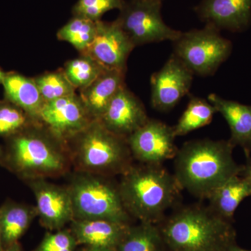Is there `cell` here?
<instances>
[{
	"label": "cell",
	"mask_w": 251,
	"mask_h": 251,
	"mask_svg": "<svg viewBox=\"0 0 251 251\" xmlns=\"http://www.w3.org/2000/svg\"><path fill=\"white\" fill-rule=\"evenodd\" d=\"M234 148L229 140L185 143L174 158V175L181 190L200 199H207L221 184L240 175L243 165L234 161Z\"/></svg>",
	"instance_id": "6da1fadb"
},
{
	"label": "cell",
	"mask_w": 251,
	"mask_h": 251,
	"mask_svg": "<svg viewBox=\"0 0 251 251\" xmlns=\"http://www.w3.org/2000/svg\"><path fill=\"white\" fill-rule=\"evenodd\" d=\"M130 216L141 222L156 224L179 201L181 188L162 165L130 166L118 186Z\"/></svg>",
	"instance_id": "7a4b0ae2"
},
{
	"label": "cell",
	"mask_w": 251,
	"mask_h": 251,
	"mask_svg": "<svg viewBox=\"0 0 251 251\" xmlns=\"http://www.w3.org/2000/svg\"><path fill=\"white\" fill-rule=\"evenodd\" d=\"M232 232L228 221L209 206H184L173 213L162 231L165 242L174 251H225Z\"/></svg>",
	"instance_id": "3957f363"
},
{
	"label": "cell",
	"mask_w": 251,
	"mask_h": 251,
	"mask_svg": "<svg viewBox=\"0 0 251 251\" xmlns=\"http://www.w3.org/2000/svg\"><path fill=\"white\" fill-rule=\"evenodd\" d=\"M74 220H108L128 224L130 216L122 202L118 186L93 175L76 176L68 188Z\"/></svg>",
	"instance_id": "277c9868"
},
{
	"label": "cell",
	"mask_w": 251,
	"mask_h": 251,
	"mask_svg": "<svg viewBox=\"0 0 251 251\" xmlns=\"http://www.w3.org/2000/svg\"><path fill=\"white\" fill-rule=\"evenodd\" d=\"M6 156L9 166L27 179L55 176L67 168V158L62 150L39 133L16 135L10 143Z\"/></svg>",
	"instance_id": "5b68a950"
},
{
	"label": "cell",
	"mask_w": 251,
	"mask_h": 251,
	"mask_svg": "<svg viewBox=\"0 0 251 251\" xmlns=\"http://www.w3.org/2000/svg\"><path fill=\"white\" fill-rule=\"evenodd\" d=\"M80 134L77 158L84 170L124 173L130 166L127 140L112 133L99 120L91 122Z\"/></svg>",
	"instance_id": "8992f818"
},
{
	"label": "cell",
	"mask_w": 251,
	"mask_h": 251,
	"mask_svg": "<svg viewBox=\"0 0 251 251\" xmlns=\"http://www.w3.org/2000/svg\"><path fill=\"white\" fill-rule=\"evenodd\" d=\"M219 29L206 24L201 29L181 32L173 41V54L193 73L201 76L214 75L232 52L230 41Z\"/></svg>",
	"instance_id": "52a82bcc"
},
{
	"label": "cell",
	"mask_w": 251,
	"mask_h": 251,
	"mask_svg": "<svg viewBox=\"0 0 251 251\" xmlns=\"http://www.w3.org/2000/svg\"><path fill=\"white\" fill-rule=\"evenodd\" d=\"M162 1L130 0L125 1L116 21L133 45L176 40L182 31L167 25L162 18Z\"/></svg>",
	"instance_id": "ba28073f"
},
{
	"label": "cell",
	"mask_w": 251,
	"mask_h": 251,
	"mask_svg": "<svg viewBox=\"0 0 251 251\" xmlns=\"http://www.w3.org/2000/svg\"><path fill=\"white\" fill-rule=\"evenodd\" d=\"M174 128L158 120L148 122L127 138L130 153L145 164L162 165L174 158L178 149L175 145Z\"/></svg>",
	"instance_id": "9c48e42d"
},
{
	"label": "cell",
	"mask_w": 251,
	"mask_h": 251,
	"mask_svg": "<svg viewBox=\"0 0 251 251\" xmlns=\"http://www.w3.org/2000/svg\"><path fill=\"white\" fill-rule=\"evenodd\" d=\"M193 73L174 54L151 77V104L155 110L168 112L188 94Z\"/></svg>",
	"instance_id": "30bf717a"
},
{
	"label": "cell",
	"mask_w": 251,
	"mask_h": 251,
	"mask_svg": "<svg viewBox=\"0 0 251 251\" xmlns=\"http://www.w3.org/2000/svg\"><path fill=\"white\" fill-rule=\"evenodd\" d=\"M134 48L116 21H99L95 38L81 54L90 56L105 69L126 72L127 59Z\"/></svg>",
	"instance_id": "8fae6325"
},
{
	"label": "cell",
	"mask_w": 251,
	"mask_h": 251,
	"mask_svg": "<svg viewBox=\"0 0 251 251\" xmlns=\"http://www.w3.org/2000/svg\"><path fill=\"white\" fill-rule=\"evenodd\" d=\"M39 117L59 138L79 134L94 121L75 94L45 102Z\"/></svg>",
	"instance_id": "7c38bea8"
},
{
	"label": "cell",
	"mask_w": 251,
	"mask_h": 251,
	"mask_svg": "<svg viewBox=\"0 0 251 251\" xmlns=\"http://www.w3.org/2000/svg\"><path fill=\"white\" fill-rule=\"evenodd\" d=\"M35 196L38 215L41 223L51 230H59L74 220L72 198L68 188L45 181L31 179L29 183Z\"/></svg>",
	"instance_id": "4fadbf2b"
},
{
	"label": "cell",
	"mask_w": 251,
	"mask_h": 251,
	"mask_svg": "<svg viewBox=\"0 0 251 251\" xmlns=\"http://www.w3.org/2000/svg\"><path fill=\"white\" fill-rule=\"evenodd\" d=\"M149 120L140 99L123 86L99 120L114 134L127 138Z\"/></svg>",
	"instance_id": "5bb4252c"
},
{
	"label": "cell",
	"mask_w": 251,
	"mask_h": 251,
	"mask_svg": "<svg viewBox=\"0 0 251 251\" xmlns=\"http://www.w3.org/2000/svg\"><path fill=\"white\" fill-rule=\"evenodd\" d=\"M195 11L206 24L219 30L242 32L251 23V0H202Z\"/></svg>",
	"instance_id": "9a60e30c"
},
{
	"label": "cell",
	"mask_w": 251,
	"mask_h": 251,
	"mask_svg": "<svg viewBox=\"0 0 251 251\" xmlns=\"http://www.w3.org/2000/svg\"><path fill=\"white\" fill-rule=\"evenodd\" d=\"M128 227V224L108 220H73L72 223L77 244L116 250Z\"/></svg>",
	"instance_id": "2e32d148"
},
{
	"label": "cell",
	"mask_w": 251,
	"mask_h": 251,
	"mask_svg": "<svg viewBox=\"0 0 251 251\" xmlns=\"http://www.w3.org/2000/svg\"><path fill=\"white\" fill-rule=\"evenodd\" d=\"M125 72L106 69L90 85L80 90V98L94 120H99L116 95L125 86Z\"/></svg>",
	"instance_id": "e0dca14e"
},
{
	"label": "cell",
	"mask_w": 251,
	"mask_h": 251,
	"mask_svg": "<svg viewBox=\"0 0 251 251\" xmlns=\"http://www.w3.org/2000/svg\"><path fill=\"white\" fill-rule=\"evenodd\" d=\"M208 100L221 114L230 129L229 143L241 147L245 154L251 152V105L227 100L216 94L208 96Z\"/></svg>",
	"instance_id": "ac0fdd59"
},
{
	"label": "cell",
	"mask_w": 251,
	"mask_h": 251,
	"mask_svg": "<svg viewBox=\"0 0 251 251\" xmlns=\"http://www.w3.org/2000/svg\"><path fill=\"white\" fill-rule=\"evenodd\" d=\"M5 96L28 116L37 117L44 101L33 79L18 74H6L2 82Z\"/></svg>",
	"instance_id": "d6986e66"
},
{
	"label": "cell",
	"mask_w": 251,
	"mask_h": 251,
	"mask_svg": "<svg viewBox=\"0 0 251 251\" xmlns=\"http://www.w3.org/2000/svg\"><path fill=\"white\" fill-rule=\"evenodd\" d=\"M251 196L247 180L236 175L213 191L209 197V207L223 219H232L234 213L245 198Z\"/></svg>",
	"instance_id": "ffe728a7"
},
{
	"label": "cell",
	"mask_w": 251,
	"mask_h": 251,
	"mask_svg": "<svg viewBox=\"0 0 251 251\" xmlns=\"http://www.w3.org/2000/svg\"><path fill=\"white\" fill-rule=\"evenodd\" d=\"M36 209L29 206L10 202L0 208V230L3 244L6 247L18 242L26 232Z\"/></svg>",
	"instance_id": "44dd1931"
},
{
	"label": "cell",
	"mask_w": 251,
	"mask_h": 251,
	"mask_svg": "<svg viewBox=\"0 0 251 251\" xmlns=\"http://www.w3.org/2000/svg\"><path fill=\"white\" fill-rule=\"evenodd\" d=\"M216 109L209 100L191 97L186 110L177 124L173 126L175 136H183L193 130L209 125L214 118Z\"/></svg>",
	"instance_id": "7402d4cb"
},
{
	"label": "cell",
	"mask_w": 251,
	"mask_h": 251,
	"mask_svg": "<svg viewBox=\"0 0 251 251\" xmlns=\"http://www.w3.org/2000/svg\"><path fill=\"white\" fill-rule=\"evenodd\" d=\"M162 234L154 224L141 222L128 227L117 251H161Z\"/></svg>",
	"instance_id": "603a6c76"
},
{
	"label": "cell",
	"mask_w": 251,
	"mask_h": 251,
	"mask_svg": "<svg viewBox=\"0 0 251 251\" xmlns=\"http://www.w3.org/2000/svg\"><path fill=\"white\" fill-rule=\"evenodd\" d=\"M97 21L74 16L57 32L59 40L67 41L81 53L90 46L97 34Z\"/></svg>",
	"instance_id": "cb8c5ba5"
},
{
	"label": "cell",
	"mask_w": 251,
	"mask_h": 251,
	"mask_svg": "<svg viewBox=\"0 0 251 251\" xmlns=\"http://www.w3.org/2000/svg\"><path fill=\"white\" fill-rule=\"evenodd\" d=\"M105 69L90 56L82 54L80 57L68 62L63 72L75 88L82 90L90 85Z\"/></svg>",
	"instance_id": "d4e9b609"
},
{
	"label": "cell",
	"mask_w": 251,
	"mask_h": 251,
	"mask_svg": "<svg viewBox=\"0 0 251 251\" xmlns=\"http://www.w3.org/2000/svg\"><path fill=\"white\" fill-rule=\"evenodd\" d=\"M44 101H50L75 94V87L64 72L44 74L34 79Z\"/></svg>",
	"instance_id": "484cf974"
},
{
	"label": "cell",
	"mask_w": 251,
	"mask_h": 251,
	"mask_svg": "<svg viewBox=\"0 0 251 251\" xmlns=\"http://www.w3.org/2000/svg\"><path fill=\"white\" fill-rule=\"evenodd\" d=\"M125 0H78L73 9L74 16L100 21L105 13L112 10H121Z\"/></svg>",
	"instance_id": "4316f807"
},
{
	"label": "cell",
	"mask_w": 251,
	"mask_h": 251,
	"mask_svg": "<svg viewBox=\"0 0 251 251\" xmlns=\"http://www.w3.org/2000/svg\"><path fill=\"white\" fill-rule=\"evenodd\" d=\"M27 114L17 106H0V136L19 133L27 123Z\"/></svg>",
	"instance_id": "83f0119b"
},
{
	"label": "cell",
	"mask_w": 251,
	"mask_h": 251,
	"mask_svg": "<svg viewBox=\"0 0 251 251\" xmlns=\"http://www.w3.org/2000/svg\"><path fill=\"white\" fill-rule=\"evenodd\" d=\"M77 244L72 232L59 229L46 234L34 251H75Z\"/></svg>",
	"instance_id": "f1b7e54d"
},
{
	"label": "cell",
	"mask_w": 251,
	"mask_h": 251,
	"mask_svg": "<svg viewBox=\"0 0 251 251\" xmlns=\"http://www.w3.org/2000/svg\"><path fill=\"white\" fill-rule=\"evenodd\" d=\"M247 161L244 165H243V170L241 173V176H242L247 180L251 191V154H246Z\"/></svg>",
	"instance_id": "f546056e"
},
{
	"label": "cell",
	"mask_w": 251,
	"mask_h": 251,
	"mask_svg": "<svg viewBox=\"0 0 251 251\" xmlns=\"http://www.w3.org/2000/svg\"><path fill=\"white\" fill-rule=\"evenodd\" d=\"M4 251H22L21 248L20 247L19 244L18 242L14 243V244H11L6 247L4 249Z\"/></svg>",
	"instance_id": "4dcf8cb0"
},
{
	"label": "cell",
	"mask_w": 251,
	"mask_h": 251,
	"mask_svg": "<svg viewBox=\"0 0 251 251\" xmlns=\"http://www.w3.org/2000/svg\"><path fill=\"white\" fill-rule=\"evenodd\" d=\"M82 251H117L116 249H105V248H95L87 247L85 248Z\"/></svg>",
	"instance_id": "1f68e13d"
},
{
	"label": "cell",
	"mask_w": 251,
	"mask_h": 251,
	"mask_svg": "<svg viewBox=\"0 0 251 251\" xmlns=\"http://www.w3.org/2000/svg\"><path fill=\"white\" fill-rule=\"evenodd\" d=\"M225 251H251L248 250H244V249H240V248H238L236 247H233V246H230L227 248Z\"/></svg>",
	"instance_id": "d6a6232c"
},
{
	"label": "cell",
	"mask_w": 251,
	"mask_h": 251,
	"mask_svg": "<svg viewBox=\"0 0 251 251\" xmlns=\"http://www.w3.org/2000/svg\"><path fill=\"white\" fill-rule=\"evenodd\" d=\"M5 75H6V74L0 69V83H2Z\"/></svg>",
	"instance_id": "836d02e7"
},
{
	"label": "cell",
	"mask_w": 251,
	"mask_h": 251,
	"mask_svg": "<svg viewBox=\"0 0 251 251\" xmlns=\"http://www.w3.org/2000/svg\"><path fill=\"white\" fill-rule=\"evenodd\" d=\"M0 251H4V244L1 239V230H0Z\"/></svg>",
	"instance_id": "e575fe53"
},
{
	"label": "cell",
	"mask_w": 251,
	"mask_h": 251,
	"mask_svg": "<svg viewBox=\"0 0 251 251\" xmlns=\"http://www.w3.org/2000/svg\"><path fill=\"white\" fill-rule=\"evenodd\" d=\"M157 1H163V0H157Z\"/></svg>",
	"instance_id": "d590c367"
},
{
	"label": "cell",
	"mask_w": 251,
	"mask_h": 251,
	"mask_svg": "<svg viewBox=\"0 0 251 251\" xmlns=\"http://www.w3.org/2000/svg\"><path fill=\"white\" fill-rule=\"evenodd\" d=\"M0 154H1V150H0Z\"/></svg>",
	"instance_id": "8d00e7d4"
}]
</instances>
